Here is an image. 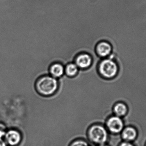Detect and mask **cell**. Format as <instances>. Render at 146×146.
Listing matches in <instances>:
<instances>
[{
  "label": "cell",
  "mask_w": 146,
  "mask_h": 146,
  "mask_svg": "<svg viewBox=\"0 0 146 146\" xmlns=\"http://www.w3.org/2000/svg\"><path fill=\"white\" fill-rule=\"evenodd\" d=\"M7 144L3 139H0V146H7Z\"/></svg>",
  "instance_id": "15"
},
{
  "label": "cell",
  "mask_w": 146,
  "mask_h": 146,
  "mask_svg": "<svg viewBox=\"0 0 146 146\" xmlns=\"http://www.w3.org/2000/svg\"><path fill=\"white\" fill-rule=\"evenodd\" d=\"M112 45L109 42L105 40L98 43L95 47V51L97 55L102 58H106L112 53Z\"/></svg>",
  "instance_id": "5"
},
{
  "label": "cell",
  "mask_w": 146,
  "mask_h": 146,
  "mask_svg": "<svg viewBox=\"0 0 146 146\" xmlns=\"http://www.w3.org/2000/svg\"><path fill=\"white\" fill-rule=\"evenodd\" d=\"M70 146H89L86 141H76L73 142Z\"/></svg>",
  "instance_id": "13"
},
{
  "label": "cell",
  "mask_w": 146,
  "mask_h": 146,
  "mask_svg": "<svg viewBox=\"0 0 146 146\" xmlns=\"http://www.w3.org/2000/svg\"><path fill=\"white\" fill-rule=\"evenodd\" d=\"M89 137L94 143L99 145H104L108 140V133L103 126L95 125L90 128Z\"/></svg>",
  "instance_id": "3"
},
{
  "label": "cell",
  "mask_w": 146,
  "mask_h": 146,
  "mask_svg": "<svg viewBox=\"0 0 146 146\" xmlns=\"http://www.w3.org/2000/svg\"><path fill=\"white\" fill-rule=\"evenodd\" d=\"M106 126L109 131L115 134L121 133L125 127L122 118L116 115L111 117L107 120Z\"/></svg>",
  "instance_id": "4"
},
{
  "label": "cell",
  "mask_w": 146,
  "mask_h": 146,
  "mask_svg": "<svg viewBox=\"0 0 146 146\" xmlns=\"http://www.w3.org/2000/svg\"></svg>",
  "instance_id": "17"
},
{
  "label": "cell",
  "mask_w": 146,
  "mask_h": 146,
  "mask_svg": "<svg viewBox=\"0 0 146 146\" xmlns=\"http://www.w3.org/2000/svg\"><path fill=\"white\" fill-rule=\"evenodd\" d=\"M115 115L121 117L125 116L128 112V108L127 105L122 102H119L115 105L113 108Z\"/></svg>",
  "instance_id": "9"
},
{
  "label": "cell",
  "mask_w": 146,
  "mask_h": 146,
  "mask_svg": "<svg viewBox=\"0 0 146 146\" xmlns=\"http://www.w3.org/2000/svg\"><path fill=\"white\" fill-rule=\"evenodd\" d=\"M7 131V129L5 125L0 123V139H3L4 138Z\"/></svg>",
  "instance_id": "12"
},
{
  "label": "cell",
  "mask_w": 146,
  "mask_h": 146,
  "mask_svg": "<svg viewBox=\"0 0 146 146\" xmlns=\"http://www.w3.org/2000/svg\"><path fill=\"white\" fill-rule=\"evenodd\" d=\"M99 146H109L108 145H106V144H104V145H99Z\"/></svg>",
  "instance_id": "16"
},
{
  "label": "cell",
  "mask_w": 146,
  "mask_h": 146,
  "mask_svg": "<svg viewBox=\"0 0 146 146\" xmlns=\"http://www.w3.org/2000/svg\"><path fill=\"white\" fill-rule=\"evenodd\" d=\"M92 62V57L88 53H80L75 58V64L78 67L81 69L87 68L90 67Z\"/></svg>",
  "instance_id": "7"
},
{
  "label": "cell",
  "mask_w": 146,
  "mask_h": 146,
  "mask_svg": "<svg viewBox=\"0 0 146 146\" xmlns=\"http://www.w3.org/2000/svg\"><path fill=\"white\" fill-rule=\"evenodd\" d=\"M118 146H135L132 142L123 141Z\"/></svg>",
  "instance_id": "14"
},
{
  "label": "cell",
  "mask_w": 146,
  "mask_h": 146,
  "mask_svg": "<svg viewBox=\"0 0 146 146\" xmlns=\"http://www.w3.org/2000/svg\"><path fill=\"white\" fill-rule=\"evenodd\" d=\"M58 87V82L55 78L45 76L39 79L37 83L38 91L44 95H50L55 92Z\"/></svg>",
  "instance_id": "2"
},
{
  "label": "cell",
  "mask_w": 146,
  "mask_h": 146,
  "mask_svg": "<svg viewBox=\"0 0 146 146\" xmlns=\"http://www.w3.org/2000/svg\"><path fill=\"white\" fill-rule=\"evenodd\" d=\"M78 71V67L75 63H71L68 64L66 67V73L68 76H74L77 73Z\"/></svg>",
  "instance_id": "11"
},
{
  "label": "cell",
  "mask_w": 146,
  "mask_h": 146,
  "mask_svg": "<svg viewBox=\"0 0 146 146\" xmlns=\"http://www.w3.org/2000/svg\"><path fill=\"white\" fill-rule=\"evenodd\" d=\"M123 141L133 143L138 137V131L135 128L131 126L124 127L121 133Z\"/></svg>",
  "instance_id": "8"
},
{
  "label": "cell",
  "mask_w": 146,
  "mask_h": 146,
  "mask_svg": "<svg viewBox=\"0 0 146 146\" xmlns=\"http://www.w3.org/2000/svg\"><path fill=\"white\" fill-rule=\"evenodd\" d=\"M119 70L118 65L113 58L108 57L102 60L99 65V71L102 75L108 79L115 76Z\"/></svg>",
  "instance_id": "1"
},
{
  "label": "cell",
  "mask_w": 146,
  "mask_h": 146,
  "mask_svg": "<svg viewBox=\"0 0 146 146\" xmlns=\"http://www.w3.org/2000/svg\"><path fill=\"white\" fill-rule=\"evenodd\" d=\"M50 72L53 77L58 78L64 73V67L60 63H54L50 67Z\"/></svg>",
  "instance_id": "10"
},
{
  "label": "cell",
  "mask_w": 146,
  "mask_h": 146,
  "mask_svg": "<svg viewBox=\"0 0 146 146\" xmlns=\"http://www.w3.org/2000/svg\"><path fill=\"white\" fill-rule=\"evenodd\" d=\"M4 141L9 145L14 146L19 145L21 140V135L20 132L16 129H11L7 130L4 137Z\"/></svg>",
  "instance_id": "6"
}]
</instances>
